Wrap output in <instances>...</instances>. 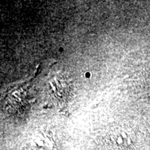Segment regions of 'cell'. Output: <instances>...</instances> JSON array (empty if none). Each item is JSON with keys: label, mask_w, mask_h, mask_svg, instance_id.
Instances as JSON below:
<instances>
[{"label": "cell", "mask_w": 150, "mask_h": 150, "mask_svg": "<svg viewBox=\"0 0 150 150\" xmlns=\"http://www.w3.org/2000/svg\"><path fill=\"white\" fill-rule=\"evenodd\" d=\"M86 77H89L90 73H87V74H86Z\"/></svg>", "instance_id": "1"}]
</instances>
